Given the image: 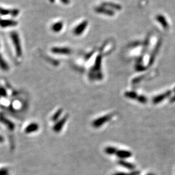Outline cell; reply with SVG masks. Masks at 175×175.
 Instances as JSON below:
<instances>
[{"instance_id": "obj_14", "label": "cell", "mask_w": 175, "mask_h": 175, "mask_svg": "<svg viewBox=\"0 0 175 175\" xmlns=\"http://www.w3.org/2000/svg\"><path fill=\"white\" fill-rule=\"evenodd\" d=\"M0 175H9V172L8 169L3 168L0 169Z\"/></svg>"}, {"instance_id": "obj_1", "label": "cell", "mask_w": 175, "mask_h": 175, "mask_svg": "<svg viewBox=\"0 0 175 175\" xmlns=\"http://www.w3.org/2000/svg\"><path fill=\"white\" fill-rule=\"evenodd\" d=\"M11 36L16 51V55L18 57H21L22 55V50L19 36L16 32H13L11 34Z\"/></svg>"}, {"instance_id": "obj_8", "label": "cell", "mask_w": 175, "mask_h": 175, "mask_svg": "<svg viewBox=\"0 0 175 175\" xmlns=\"http://www.w3.org/2000/svg\"><path fill=\"white\" fill-rule=\"evenodd\" d=\"M66 120H67V118H65V117L63 118L61 120H60L59 122L57 123V124L54 126V130L55 132H59V131H60V130L61 129V128L64 126V123L66 122Z\"/></svg>"}, {"instance_id": "obj_9", "label": "cell", "mask_w": 175, "mask_h": 175, "mask_svg": "<svg viewBox=\"0 0 175 175\" xmlns=\"http://www.w3.org/2000/svg\"><path fill=\"white\" fill-rule=\"evenodd\" d=\"M117 156L121 158H127L131 156V153L127 151H119L117 152Z\"/></svg>"}, {"instance_id": "obj_19", "label": "cell", "mask_w": 175, "mask_h": 175, "mask_svg": "<svg viewBox=\"0 0 175 175\" xmlns=\"http://www.w3.org/2000/svg\"><path fill=\"white\" fill-rule=\"evenodd\" d=\"M171 101L172 102H175V96L171 99Z\"/></svg>"}, {"instance_id": "obj_17", "label": "cell", "mask_w": 175, "mask_h": 175, "mask_svg": "<svg viewBox=\"0 0 175 175\" xmlns=\"http://www.w3.org/2000/svg\"><path fill=\"white\" fill-rule=\"evenodd\" d=\"M60 26L61 27V24H56L54 26H53V29L54 30H55V31H58L59 30V29H60V28H59V27L60 28Z\"/></svg>"}, {"instance_id": "obj_15", "label": "cell", "mask_w": 175, "mask_h": 175, "mask_svg": "<svg viewBox=\"0 0 175 175\" xmlns=\"http://www.w3.org/2000/svg\"><path fill=\"white\" fill-rule=\"evenodd\" d=\"M6 95V90L2 87H0V99L2 97H5Z\"/></svg>"}, {"instance_id": "obj_6", "label": "cell", "mask_w": 175, "mask_h": 175, "mask_svg": "<svg viewBox=\"0 0 175 175\" xmlns=\"http://www.w3.org/2000/svg\"><path fill=\"white\" fill-rule=\"evenodd\" d=\"M0 68L3 71H7L9 69V66L6 60L0 54Z\"/></svg>"}, {"instance_id": "obj_18", "label": "cell", "mask_w": 175, "mask_h": 175, "mask_svg": "<svg viewBox=\"0 0 175 175\" xmlns=\"http://www.w3.org/2000/svg\"><path fill=\"white\" fill-rule=\"evenodd\" d=\"M3 142H4V138L2 135H0V143H2Z\"/></svg>"}, {"instance_id": "obj_20", "label": "cell", "mask_w": 175, "mask_h": 175, "mask_svg": "<svg viewBox=\"0 0 175 175\" xmlns=\"http://www.w3.org/2000/svg\"><path fill=\"white\" fill-rule=\"evenodd\" d=\"M155 175L154 174H148V175Z\"/></svg>"}, {"instance_id": "obj_16", "label": "cell", "mask_w": 175, "mask_h": 175, "mask_svg": "<svg viewBox=\"0 0 175 175\" xmlns=\"http://www.w3.org/2000/svg\"><path fill=\"white\" fill-rule=\"evenodd\" d=\"M61 113H62V111L61 110H59L58 112H57L54 115V116L52 118V119L53 120H56V119H57L60 116V114H61Z\"/></svg>"}, {"instance_id": "obj_2", "label": "cell", "mask_w": 175, "mask_h": 175, "mask_svg": "<svg viewBox=\"0 0 175 175\" xmlns=\"http://www.w3.org/2000/svg\"><path fill=\"white\" fill-rule=\"evenodd\" d=\"M0 122L3 123L4 125H5L9 130L10 131H13L15 129V125L9 119L6 118L5 116H3L2 114H0Z\"/></svg>"}, {"instance_id": "obj_3", "label": "cell", "mask_w": 175, "mask_h": 175, "mask_svg": "<svg viewBox=\"0 0 175 175\" xmlns=\"http://www.w3.org/2000/svg\"><path fill=\"white\" fill-rule=\"evenodd\" d=\"M39 126L36 123H31L29 124L25 129V133L26 134H31L32 133H35L39 130Z\"/></svg>"}, {"instance_id": "obj_13", "label": "cell", "mask_w": 175, "mask_h": 175, "mask_svg": "<svg viewBox=\"0 0 175 175\" xmlns=\"http://www.w3.org/2000/svg\"><path fill=\"white\" fill-rule=\"evenodd\" d=\"M139 172L138 171H134L131 173H117L114 175H139Z\"/></svg>"}, {"instance_id": "obj_10", "label": "cell", "mask_w": 175, "mask_h": 175, "mask_svg": "<svg viewBox=\"0 0 175 175\" xmlns=\"http://www.w3.org/2000/svg\"><path fill=\"white\" fill-rule=\"evenodd\" d=\"M119 164L120 165H121L122 166L124 167H126L127 168H129V169H130V170H133L134 168H135V166L134 165L130 163H127V162H126L125 161H120L119 162Z\"/></svg>"}, {"instance_id": "obj_4", "label": "cell", "mask_w": 175, "mask_h": 175, "mask_svg": "<svg viewBox=\"0 0 175 175\" xmlns=\"http://www.w3.org/2000/svg\"><path fill=\"white\" fill-rule=\"evenodd\" d=\"M17 25V22L14 21L10 20H0V26L2 28L12 27Z\"/></svg>"}, {"instance_id": "obj_12", "label": "cell", "mask_w": 175, "mask_h": 175, "mask_svg": "<svg viewBox=\"0 0 175 175\" xmlns=\"http://www.w3.org/2000/svg\"><path fill=\"white\" fill-rule=\"evenodd\" d=\"M52 52L54 53H57V54H67L68 53V51L67 50V49H64V48H53L52 49Z\"/></svg>"}, {"instance_id": "obj_7", "label": "cell", "mask_w": 175, "mask_h": 175, "mask_svg": "<svg viewBox=\"0 0 175 175\" xmlns=\"http://www.w3.org/2000/svg\"><path fill=\"white\" fill-rule=\"evenodd\" d=\"M110 116H105V117H101L97 119V120L94 121L93 122V125L96 127H98L101 126L102 124H103L104 122H106L108 119H109Z\"/></svg>"}, {"instance_id": "obj_11", "label": "cell", "mask_w": 175, "mask_h": 175, "mask_svg": "<svg viewBox=\"0 0 175 175\" xmlns=\"http://www.w3.org/2000/svg\"><path fill=\"white\" fill-rule=\"evenodd\" d=\"M116 151H117L116 148L112 147H108L106 148V149H105V152L109 155L114 154L116 152Z\"/></svg>"}, {"instance_id": "obj_5", "label": "cell", "mask_w": 175, "mask_h": 175, "mask_svg": "<svg viewBox=\"0 0 175 175\" xmlns=\"http://www.w3.org/2000/svg\"><path fill=\"white\" fill-rule=\"evenodd\" d=\"M171 91H168L164 94H160V95H159L158 96L155 97L153 100V101L155 104H158L159 102H160V101H163L164 99H165L166 98H167V97L169 96L171 94Z\"/></svg>"}]
</instances>
